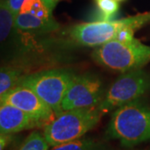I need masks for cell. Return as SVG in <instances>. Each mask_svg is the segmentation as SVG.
Returning a JSON list of instances; mask_svg holds the SVG:
<instances>
[{"instance_id": "obj_1", "label": "cell", "mask_w": 150, "mask_h": 150, "mask_svg": "<svg viewBox=\"0 0 150 150\" xmlns=\"http://www.w3.org/2000/svg\"><path fill=\"white\" fill-rule=\"evenodd\" d=\"M106 139L123 147H134L150 140V108L139 99L117 108L108 123Z\"/></svg>"}, {"instance_id": "obj_2", "label": "cell", "mask_w": 150, "mask_h": 150, "mask_svg": "<svg viewBox=\"0 0 150 150\" xmlns=\"http://www.w3.org/2000/svg\"><path fill=\"white\" fill-rule=\"evenodd\" d=\"M103 114L98 107L63 111L43 127V135L50 147L83 138L98 123Z\"/></svg>"}, {"instance_id": "obj_3", "label": "cell", "mask_w": 150, "mask_h": 150, "mask_svg": "<svg viewBox=\"0 0 150 150\" xmlns=\"http://www.w3.org/2000/svg\"><path fill=\"white\" fill-rule=\"evenodd\" d=\"M92 56L98 64L125 73L149 63L150 47L136 38L128 42L113 39L98 46Z\"/></svg>"}, {"instance_id": "obj_4", "label": "cell", "mask_w": 150, "mask_h": 150, "mask_svg": "<svg viewBox=\"0 0 150 150\" xmlns=\"http://www.w3.org/2000/svg\"><path fill=\"white\" fill-rule=\"evenodd\" d=\"M150 23V12L118 20H101L76 24L69 29V36L75 43L83 46L98 47L115 39L119 31L126 28L135 30Z\"/></svg>"}, {"instance_id": "obj_5", "label": "cell", "mask_w": 150, "mask_h": 150, "mask_svg": "<svg viewBox=\"0 0 150 150\" xmlns=\"http://www.w3.org/2000/svg\"><path fill=\"white\" fill-rule=\"evenodd\" d=\"M74 76L65 69L46 70L24 76L18 85L32 89L57 116L63 112L62 102Z\"/></svg>"}, {"instance_id": "obj_6", "label": "cell", "mask_w": 150, "mask_h": 150, "mask_svg": "<svg viewBox=\"0 0 150 150\" xmlns=\"http://www.w3.org/2000/svg\"><path fill=\"white\" fill-rule=\"evenodd\" d=\"M149 91V74L140 69L125 72L108 88L98 108L105 113L139 99Z\"/></svg>"}, {"instance_id": "obj_7", "label": "cell", "mask_w": 150, "mask_h": 150, "mask_svg": "<svg viewBox=\"0 0 150 150\" xmlns=\"http://www.w3.org/2000/svg\"><path fill=\"white\" fill-rule=\"evenodd\" d=\"M103 83L93 74L74 76L62 102L63 111L98 107L103 98Z\"/></svg>"}, {"instance_id": "obj_8", "label": "cell", "mask_w": 150, "mask_h": 150, "mask_svg": "<svg viewBox=\"0 0 150 150\" xmlns=\"http://www.w3.org/2000/svg\"><path fill=\"white\" fill-rule=\"evenodd\" d=\"M3 102L15 106L44 127L56 117L53 109L29 88L18 85L0 98Z\"/></svg>"}, {"instance_id": "obj_9", "label": "cell", "mask_w": 150, "mask_h": 150, "mask_svg": "<svg viewBox=\"0 0 150 150\" xmlns=\"http://www.w3.org/2000/svg\"><path fill=\"white\" fill-rule=\"evenodd\" d=\"M40 128L32 117L15 106L0 100V134H13Z\"/></svg>"}, {"instance_id": "obj_10", "label": "cell", "mask_w": 150, "mask_h": 150, "mask_svg": "<svg viewBox=\"0 0 150 150\" xmlns=\"http://www.w3.org/2000/svg\"><path fill=\"white\" fill-rule=\"evenodd\" d=\"M15 28L18 31L29 33H48L59 28V24L54 18L42 19L31 13H19L15 17Z\"/></svg>"}, {"instance_id": "obj_11", "label": "cell", "mask_w": 150, "mask_h": 150, "mask_svg": "<svg viewBox=\"0 0 150 150\" xmlns=\"http://www.w3.org/2000/svg\"><path fill=\"white\" fill-rule=\"evenodd\" d=\"M58 2L57 0H24L19 13H31L42 19H51Z\"/></svg>"}, {"instance_id": "obj_12", "label": "cell", "mask_w": 150, "mask_h": 150, "mask_svg": "<svg viewBox=\"0 0 150 150\" xmlns=\"http://www.w3.org/2000/svg\"><path fill=\"white\" fill-rule=\"evenodd\" d=\"M15 17L6 5L4 0H0V46L5 44L15 35Z\"/></svg>"}, {"instance_id": "obj_13", "label": "cell", "mask_w": 150, "mask_h": 150, "mask_svg": "<svg viewBox=\"0 0 150 150\" xmlns=\"http://www.w3.org/2000/svg\"><path fill=\"white\" fill-rule=\"evenodd\" d=\"M26 76L24 69L16 66H7L0 69V98L15 88Z\"/></svg>"}, {"instance_id": "obj_14", "label": "cell", "mask_w": 150, "mask_h": 150, "mask_svg": "<svg viewBox=\"0 0 150 150\" xmlns=\"http://www.w3.org/2000/svg\"><path fill=\"white\" fill-rule=\"evenodd\" d=\"M51 150H110L103 143L91 138H80L52 147Z\"/></svg>"}, {"instance_id": "obj_15", "label": "cell", "mask_w": 150, "mask_h": 150, "mask_svg": "<svg viewBox=\"0 0 150 150\" xmlns=\"http://www.w3.org/2000/svg\"><path fill=\"white\" fill-rule=\"evenodd\" d=\"M49 147L43 134L33 131L13 150H48Z\"/></svg>"}, {"instance_id": "obj_16", "label": "cell", "mask_w": 150, "mask_h": 150, "mask_svg": "<svg viewBox=\"0 0 150 150\" xmlns=\"http://www.w3.org/2000/svg\"><path fill=\"white\" fill-rule=\"evenodd\" d=\"M98 9L100 12L102 20H109L110 18L117 13L119 4L117 0H93Z\"/></svg>"}, {"instance_id": "obj_17", "label": "cell", "mask_w": 150, "mask_h": 150, "mask_svg": "<svg viewBox=\"0 0 150 150\" xmlns=\"http://www.w3.org/2000/svg\"><path fill=\"white\" fill-rule=\"evenodd\" d=\"M4 2L11 12L17 16L20 12L22 4L24 2V0H4Z\"/></svg>"}, {"instance_id": "obj_18", "label": "cell", "mask_w": 150, "mask_h": 150, "mask_svg": "<svg viewBox=\"0 0 150 150\" xmlns=\"http://www.w3.org/2000/svg\"><path fill=\"white\" fill-rule=\"evenodd\" d=\"M13 140V134H0V150H5Z\"/></svg>"}, {"instance_id": "obj_19", "label": "cell", "mask_w": 150, "mask_h": 150, "mask_svg": "<svg viewBox=\"0 0 150 150\" xmlns=\"http://www.w3.org/2000/svg\"><path fill=\"white\" fill-rule=\"evenodd\" d=\"M118 2H122V1H124V0H117Z\"/></svg>"}, {"instance_id": "obj_20", "label": "cell", "mask_w": 150, "mask_h": 150, "mask_svg": "<svg viewBox=\"0 0 150 150\" xmlns=\"http://www.w3.org/2000/svg\"><path fill=\"white\" fill-rule=\"evenodd\" d=\"M57 1H59V0H57Z\"/></svg>"}]
</instances>
